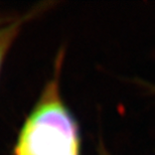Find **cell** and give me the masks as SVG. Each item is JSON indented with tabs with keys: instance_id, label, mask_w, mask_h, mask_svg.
Returning a JSON list of instances; mask_svg holds the SVG:
<instances>
[{
	"instance_id": "obj_1",
	"label": "cell",
	"mask_w": 155,
	"mask_h": 155,
	"mask_svg": "<svg viewBox=\"0 0 155 155\" xmlns=\"http://www.w3.org/2000/svg\"><path fill=\"white\" fill-rule=\"evenodd\" d=\"M61 55L55 75L48 83L18 136L15 155H80L78 126L60 92Z\"/></svg>"
},
{
	"instance_id": "obj_2",
	"label": "cell",
	"mask_w": 155,
	"mask_h": 155,
	"mask_svg": "<svg viewBox=\"0 0 155 155\" xmlns=\"http://www.w3.org/2000/svg\"><path fill=\"white\" fill-rule=\"evenodd\" d=\"M23 22V19H18L0 26V68H1L3 60L9 48L13 43Z\"/></svg>"
},
{
	"instance_id": "obj_3",
	"label": "cell",
	"mask_w": 155,
	"mask_h": 155,
	"mask_svg": "<svg viewBox=\"0 0 155 155\" xmlns=\"http://www.w3.org/2000/svg\"><path fill=\"white\" fill-rule=\"evenodd\" d=\"M99 155H110L109 153L107 152L106 150L104 149V148H101V150H100V152H99Z\"/></svg>"
}]
</instances>
